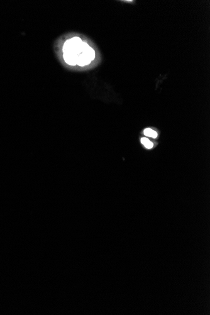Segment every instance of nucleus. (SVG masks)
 <instances>
[{"label":"nucleus","mask_w":210,"mask_h":315,"mask_svg":"<svg viewBox=\"0 0 210 315\" xmlns=\"http://www.w3.org/2000/svg\"><path fill=\"white\" fill-rule=\"evenodd\" d=\"M62 51L64 61L72 66H87L95 58L94 49L78 37L66 40L63 45Z\"/></svg>","instance_id":"f257e3e1"},{"label":"nucleus","mask_w":210,"mask_h":315,"mask_svg":"<svg viewBox=\"0 0 210 315\" xmlns=\"http://www.w3.org/2000/svg\"><path fill=\"white\" fill-rule=\"evenodd\" d=\"M144 134L145 136L148 137H152L153 139H155L157 137V133L155 132V131L153 130L151 128L145 129L144 131Z\"/></svg>","instance_id":"f03ea898"},{"label":"nucleus","mask_w":210,"mask_h":315,"mask_svg":"<svg viewBox=\"0 0 210 315\" xmlns=\"http://www.w3.org/2000/svg\"><path fill=\"white\" fill-rule=\"evenodd\" d=\"M140 141H141V143H142V144L145 146V148H147L150 149V148H152L153 147V143H152L151 141H150V140H149L147 138H144H144H142V139H141V140H140Z\"/></svg>","instance_id":"7ed1b4c3"}]
</instances>
